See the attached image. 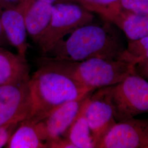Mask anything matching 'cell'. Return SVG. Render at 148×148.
I'll return each mask as SVG.
<instances>
[{
    "label": "cell",
    "mask_w": 148,
    "mask_h": 148,
    "mask_svg": "<svg viewBox=\"0 0 148 148\" xmlns=\"http://www.w3.org/2000/svg\"><path fill=\"white\" fill-rule=\"evenodd\" d=\"M8 148H48L37 130L36 122L25 119L21 122L6 145Z\"/></svg>",
    "instance_id": "4fadbf2b"
},
{
    "label": "cell",
    "mask_w": 148,
    "mask_h": 148,
    "mask_svg": "<svg viewBox=\"0 0 148 148\" xmlns=\"http://www.w3.org/2000/svg\"><path fill=\"white\" fill-rule=\"evenodd\" d=\"M97 148H148V118L117 122Z\"/></svg>",
    "instance_id": "52a82bcc"
},
{
    "label": "cell",
    "mask_w": 148,
    "mask_h": 148,
    "mask_svg": "<svg viewBox=\"0 0 148 148\" xmlns=\"http://www.w3.org/2000/svg\"><path fill=\"white\" fill-rule=\"evenodd\" d=\"M92 92L82 98L64 103L42 120L36 122L37 130L43 140L48 143L58 138L65 137L69 128L79 115Z\"/></svg>",
    "instance_id": "9c48e42d"
},
{
    "label": "cell",
    "mask_w": 148,
    "mask_h": 148,
    "mask_svg": "<svg viewBox=\"0 0 148 148\" xmlns=\"http://www.w3.org/2000/svg\"><path fill=\"white\" fill-rule=\"evenodd\" d=\"M27 59L0 46V86L30 79Z\"/></svg>",
    "instance_id": "7c38bea8"
},
{
    "label": "cell",
    "mask_w": 148,
    "mask_h": 148,
    "mask_svg": "<svg viewBox=\"0 0 148 148\" xmlns=\"http://www.w3.org/2000/svg\"><path fill=\"white\" fill-rule=\"evenodd\" d=\"M148 59V35L136 40H128L120 60L133 65Z\"/></svg>",
    "instance_id": "e0dca14e"
},
{
    "label": "cell",
    "mask_w": 148,
    "mask_h": 148,
    "mask_svg": "<svg viewBox=\"0 0 148 148\" xmlns=\"http://www.w3.org/2000/svg\"><path fill=\"white\" fill-rule=\"evenodd\" d=\"M48 148H74L73 144L66 137H60L52 140L47 143Z\"/></svg>",
    "instance_id": "ffe728a7"
},
{
    "label": "cell",
    "mask_w": 148,
    "mask_h": 148,
    "mask_svg": "<svg viewBox=\"0 0 148 148\" xmlns=\"http://www.w3.org/2000/svg\"><path fill=\"white\" fill-rule=\"evenodd\" d=\"M30 111L27 120L38 122L65 103L82 98L93 90L79 84L58 69L40 65L28 82Z\"/></svg>",
    "instance_id": "7a4b0ae2"
},
{
    "label": "cell",
    "mask_w": 148,
    "mask_h": 148,
    "mask_svg": "<svg viewBox=\"0 0 148 148\" xmlns=\"http://www.w3.org/2000/svg\"><path fill=\"white\" fill-rule=\"evenodd\" d=\"M134 71L136 74L148 81V59L134 64Z\"/></svg>",
    "instance_id": "44dd1931"
},
{
    "label": "cell",
    "mask_w": 148,
    "mask_h": 148,
    "mask_svg": "<svg viewBox=\"0 0 148 148\" xmlns=\"http://www.w3.org/2000/svg\"><path fill=\"white\" fill-rule=\"evenodd\" d=\"M85 104L65 136L74 148H96L92 133L84 115Z\"/></svg>",
    "instance_id": "9a60e30c"
},
{
    "label": "cell",
    "mask_w": 148,
    "mask_h": 148,
    "mask_svg": "<svg viewBox=\"0 0 148 148\" xmlns=\"http://www.w3.org/2000/svg\"><path fill=\"white\" fill-rule=\"evenodd\" d=\"M84 111L97 148L103 138L117 122L109 86L93 91L85 103Z\"/></svg>",
    "instance_id": "8992f818"
},
{
    "label": "cell",
    "mask_w": 148,
    "mask_h": 148,
    "mask_svg": "<svg viewBox=\"0 0 148 148\" xmlns=\"http://www.w3.org/2000/svg\"><path fill=\"white\" fill-rule=\"evenodd\" d=\"M29 80L0 86V126L25 120L30 111Z\"/></svg>",
    "instance_id": "ba28073f"
},
{
    "label": "cell",
    "mask_w": 148,
    "mask_h": 148,
    "mask_svg": "<svg viewBox=\"0 0 148 148\" xmlns=\"http://www.w3.org/2000/svg\"><path fill=\"white\" fill-rule=\"evenodd\" d=\"M19 123H12L0 126V148H3L7 145L11 136Z\"/></svg>",
    "instance_id": "d6986e66"
},
{
    "label": "cell",
    "mask_w": 148,
    "mask_h": 148,
    "mask_svg": "<svg viewBox=\"0 0 148 148\" xmlns=\"http://www.w3.org/2000/svg\"><path fill=\"white\" fill-rule=\"evenodd\" d=\"M41 1L46 2L52 5H55L56 4L62 3H69V2L77 3L76 0H41Z\"/></svg>",
    "instance_id": "cb8c5ba5"
},
{
    "label": "cell",
    "mask_w": 148,
    "mask_h": 148,
    "mask_svg": "<svg viewBox=\"0 0 148 148\" xmlns=\"http://www.w3.org/2000/svg\"><path fill=\"white\" fill-rule=\"evenodd\" d=\"M40 65H46L62 71L90 90L116 84L135 73L134 65L119 59L94 58L71 61L44 57Z\"/></svg>",
    "instance_id": "3957f363"
},
{
    "label": "cell",
    "mask_w": 148,
    "mask_h": 148,
    "mask_svg": "<svg viewBox=\"0 0 148 148\" xmlns=\"http://www.w3.org/2000/svg\"><path fill=\"white\" fill-rule=\"evenodd\" d=\"M8 45H10V43L8 42L5 36V34L3 31V29L1 21V18H0V46L4 47Z\"/></svg>",
    "instance_id": "603a6c76"
},
{
    "label": "cell",
    "mask_w": 148,
    "mask_h": 148,
    "mask_svg": "<svg viewBox=\"0 0 148 148\" xmlns=\"http://www.w3.org/2000/svg\"><path fill=\"white\" fill-rule=\"evenodd\" d=\"M122 10L137 14L148 15V0H120Z\"/></svg>",
    "instance_id": "ac0fdd59"
},
{
    "label": "cell",
    "mask_w": 148,
    "mask_h": 148,
    "mask_svg": "<svg viewBox=\"0 0 148 148\" xmlns=\"http://www.w3.org/2000/svg\"><path fill=\"white\" fill-rule=\"evenodd\" d=\"M115 120L123 121L148 112V81L136 73L109 86Z\"/></svg>",
    "instance_id": "277c9868"
},
{
    "label": "cell",
    "mask_w": 148,
    "mask_h": 148,
    "mask_svg": "<svg viewBox=\"0 0 148 148\" xmlns=\"http://www.w3.org/2000/svg\"><path fill=\"white\" fill-rule=\"evenodd\" d=\"M23 3L27 34L37 43L51 22L53 5L41 0H23Z\"/></svg>",
    "instance_id": "8fae6325"
},
{
    "label": "cell",
    "mask_w": 148,
    "mask_h": 148,
    "mask_svg": "<svg viewBox=\"0 0 148 148\" xmlns=\"http://www.w3.org/2000/svg\"><path fill=\"white\" fill-rule=\"evenodd\" d=\"M23 0H0V8L16 6Z\"/></svg>",
    "instance_id": "7402d4cb"
},
{
    "label": "cell",
    "mask_w": 148,
    "mask_h": 148,
    "mask_svg": "<svg viewBox=\"0 0 148 148\" xmlns=\"http://www.w3.org/2000/svg\"><path fill=\"white\" fill-rule=\"evenodd\" d=\"M86 9L101 16L104 21L111 23L122 9L120 0H76Z\"/></svg>",
    "instance_id": "2e32d148"
},
{
    "label": "cell",
    "mask_w": 148,
    "mask_h": 148,
    "mask_svg": "<svg viewBox=\"0 0 148 148\" xmlns=\"http://www.w3.org/2000/svg\"><path fill=\"white\" fill-rule=\"evenodd\" d=\"M93 13L77 3L53 5V14L46 31L37 43L44 54H47L66 35L93 21Z\"/></svg>",
    "instance_id": "5b68a950"
},
{
    "label": "cell",
    "mask_w": 148,
    "mask_h": 148,
    "mask_svg": "<svg viewBox=\"0 0 148 148\" xmlns=\"http://www.w3.org/2000/svg\"><path fill=\"white\" fill-rule=\"evenodd\" d=\"M110 23L117 27L128 40H136L148 35V15L121 10Z\"/></svg>",
    "instance_id": "5bb4252c"
},
{
    "label": "cell",
    "mask_w": 148,
    "mask_h": 148,
    "mask_svg": "<svg viewBox=\"0 0 148 148\" xmlns=\"http://www.w3.org/2000/svg\"><path fill=\"white\" fill-rule=\"evenodd\" d=\"M0 18L10 45L16 48L18 54L26 58L29 45L23 1L16 6L0 8Z\"/></svg>",
    "instance_id": "30bf717a"
},
{
    "label": "cell",
    "mask_w": 148,
    "mask_h": 148,
    "mask_svg": "<svg viewBox=\"0 0 148 148\" xmlns=\"http://www.w3.org/2000/svg\"><path fill=\"white\" fill-rule=\"evenodd\" d=\"M116 27L106 21L103 24H86L70 34L66 40H61L48 54L71 61L94 58L120 60L126 45Z\"/></svg>",
    "instance_id": "6da1fadb"
}]
</instances>
